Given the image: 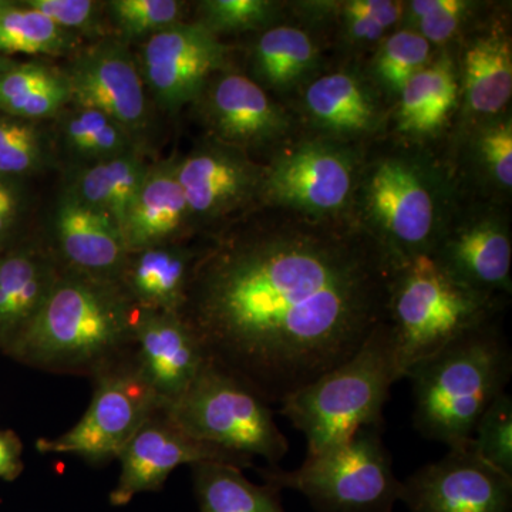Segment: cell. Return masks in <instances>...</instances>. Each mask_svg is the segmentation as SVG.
Returning <instances> with one entry per match:
<instances>
[{
	"label": "cell",
	"mask_w": 512,
	"mask_h": 512,
	"mask_svg": "<svg viewBox=\"0 0 512 512\" xmlns=\"http://www.w3.org/2000/svg\"><path fill=\"white\" fill-rule=\"evenodd\" d=\"M175 174L191 222H214L259 198L264 168L244 151L214 141L175 160Z\"/></svg>",
	"instance_id": "16"
},
{
	"label": "cell",
	"mask_w": 512,
	"mask_h": 512,
	"mask_svg": "<svg viewBox=\"0 0 512 512\" xmlns=\"http://www.w3.org/2000/svg\"><path fill=\"white\" fill-rule=\"evenodd\" d=\"M22 470V444L12 431L0 430V478L15 480Z\"/></svg>",
	"instance_id": "42"
},
{
	"label": "cell",
	"mask_w": 512,
	"mask_h": 512,
	"mask_svg": "<svg viewBox=\"0 0 512 512\" xmlns=\"http://www.w3.org/2000/svg\"><path fill=\"white\" fill-rule=\"evenodd\" d=\"M150 165L138 153L77 168L69 194L110 215L123 228L128 211L146 180Z\"/></svg>",
	"instance_id": "25"
},
{
	"label": "cell",
	"mask_w": 512,
	"mask_h": 512,
	"mask_svg": "<svg viewBox=\"0 0 512 512\" xmlns=\"http://www.w3.org/2000/svg\"><path fill=\"white\" fill-rule=\"evenodd\" d=\"M431 45L416 30H399L384 40L375 60V76L387 92L400 94L412 77L430 64Z\"/></svg>",
	"instance_id": "32"
},
{
	"label": "cell",
	"mask_w": 512,
	"mask_h": 512,
	"mask_svg": "<svg viewBox=\"0 0 512 512\" xmlns=\"http://www.w3.org/2000/svg\"><path fill=\"white\" fill-rule=\"evenodd\" d=\"M485 463L512 477V397L500 394L478 420L471 440Z\"/></svg>",
	"instance_id": "35"
},
{
	"label": "cell",
	"mask_w": 512,
	"mask_h": 512,
	"mask_svg": "<svg viewBox=\"0 0 512 512\" xmlns=\"http://www.w3.org/2000/svg\"><path fill=\"white\" fill-rule=\"evenodd\" d=\"M117 460L120 477L110 494L114 507L131 503L138 494L161 490L170 474L181 466L221 463L241 470L254 467L251 461L194 439L161 409L137 430Z\"/></svg>",
	"instance_id": "13"
},
{
	"label": "cell",
	"mask_w": 512,
	"mask_h": 512,
	"mask_svg": "<svg viewBox=\"0 0 512 512\" xmlns=\"http://www.w3.org/2000/svg\"><path fill=\"white\" fill-rule=\"evenodd\" d=\"M359 200L369 224L363 228L396 264L433 255L441 241L436 185L416 161L383 157L363 174Z\"/></svg>",
	"instance_id": "8"
},
{
	"label": "cell",
	"mask_w": 512,
	"mask_h": 512,
	"mask_svg": "<svg viewBox=\"0 0 512 512\" xmlns=\"http://www.w3.org/2000/svg\"><path fill=\"white\" fill-rule=\"evenodd\" d=\"M512 352L495 322L458 336L410 370L414 427L448 448L473 440L480 417L510 382Z\"/></svg>",
	"instance_id": "3"
},
{
	"label": "cell",
	"mask_w": 512,
	"mask_h": 512,
	"mask_svg": "<svg viewBox=\"0 0 512 512\" xmlns=\"http://www.w3.org/2000/svg\"><path fill=\"white\" fill-rule=\"evenodd\" d=\"M272 210L200 252L180 313L208 362L269 404L348 360L387 322L397 265L345 217Z\"/></svg>",
	"instance_id": "1"
},
{
	"label": "cell",
	"mask_w": 512,
	"mask_h": 512,
	"mask_svg": "<svg viewBox=\"0 0 512 512\" xmlns=\"http://www.w3.org/2000/svg\"><path fill=\"white\" fill-rule=\"evenodd\" d=\"M478 154L485 170L504 190L512 185V124L511 120L498 121L481 131Z\"/></svg>",
	"instance_id": "38"
},
{
	"label": "cell",
	"mask_w": 512,
	"mask_h": 512,
	"mask_svg": "<svg viewBox=\"0 0 512 512\" xmlns=\"http://www.w3.org/2000/svg\"><path fill=\"white\" fill-rule=\"evenodd\" d=\"M198 256L180 241L130 252L119 284L137 308L181 313Z\"/></svg>",
	"instance_id": "21"
},
{
	"label": "cell",
	"mask_w": 512,
	"mask_h": 512,
	"mask_svg": "<svg viewBox=\"0 0 512 512\" xmlns=\"http://www.w3.org/2000/svg\"><path fill=\"white\" fill-rule=\"evenodd\" d=\"M470 6L466 0H414L409 9L419 28L416 32L430 45H441L456 36Z\"/></svg>",
	"instance_id": "37"
},
{
	"label": "cell",
	"mask_w": 512,
	"mask_h": 512,
	"mask_svg": "<svg viewBox=\"0 0 512 512\" xmlns=\"http://www.w3.org/2000/svg\"><path fill=\"white\" fill-rule=\"evenodd\" d=\"M53 235L52 252L60 268L101 281H120L128 249L120 225L110 215L66 191L56 205Z\"/></svg>",
	"instance_id": "18"
},
{
	"label": "cell",
	"mask_w": 512,
	"mask_h": 512,
	"mask_svg": "<svg viewBox=\"0 0 512 512\" xmlns=\"http://www.w3.org/2000/svg\"><path fill=\"white\" fill-rule=\"evenodd\" d=\"M60 146L77 168L138 153L137 138L106 114L76 107L60 123Z\"/></svg>",
	"instance_id": "30"
},
{
	"label": "cell",
	"mask_w": 512,
	"mask_h": 512,
	"mask_svg": "<svg viewBox=\"0 0 512 512\" xmlns=\"http://www.w3.org/2000/svg\"><path fill=\"white\" fill-rule=\"evenodd\" d=\"M227 57L228 47L210 30L198 22H180L148 37L138 69L158 106L177 113L198 100Z\"/></svg>",
	"instance_id": "11"
},
{
	"label": "cell",
	"mask_w": 512,
	"mask_h": 512,
	"mask_svg": "<svg viewBox=\"0 0 512 512\" xmlns=\"http://www.w3.org/2000/svg\"><path fill=\"white\" fill-rule=\"evenodd\" d=\"M400 501L412 512H512V477L468 441L407 478Z\"/></svg>",
	"instance_id": "12"
},
{
	"label": "cell",
	"mask_w": 512,
	"mask_h": 512,
	"mask_svg": "<svg viewBox=\"0 0 512 512\" xmlns=\"http://www.w3.org/2000/svg\"><path fill=\"white\" fill-rule=\"evenodd\" d=\"M63 73L74 106L106 114L134 137L146 127V86L124 43L101 40L74 57Z\"/></svg>",
	"instance_id": "14"
},
{
	"label": "cell",
	"mask_w": 512,
	"mask_h": 512,
	"mask_svg": "<svg viewBox=\"0 0 512 512\" xmlns=\"http://www.w3.org/2000/svg\"><path fill=\"white\" fill-rule=\"evenodd\" d=\"M305 107L313 124L333 136H366L380 123L379 104L369 87L346 72L326 74L309 84Z\"/></svg>",
	"instance_id": "23"
},
{
	"label": "cell",
	"mask_w": 512,
	"mask_h": 512,
	"mask_svg": "<svg viewBox=\"0 0 512 512\" xmlns=\"http://www.w3.org/2000/svg\"><path fill=\"white\" fill-rule=\"evenodd\" d=\"M265 484L305 495L319 512H392L403 483L394 476L382 429L366 427L345 443L306 457L298 470L258 468Z\"/></svg>",
	"instance_id": "6"
},
{
	"label": "cell",
	"mask_w": 512,
	"mask_h": 512,
	"mask_svg": "<svg viewBox=\"0 0 512 512\" xmlns=\"http://www.w3.org/2000/svg\"><path fill=\"white\" fill-rule=\"evenodd\" d=\"M346 29H348L349 36L359 43H375L386 33V29L376 23L375 20L365 18L359 15H345Z\"/></svg>",
	"instance_id": "43"
},
{
	"label": "cell",
	"mask_w": 512,
	"mask_h": 512,
	"mask_svg": "<svg viewBox=\"0 0 512 512\" xmlns=\"http://www.w3.org/2000/svg\"><path fill=\"white\" fill-rule=\"evenodd\" d=\"M399 379L389 323L355 355L281 403V414L305 434L308 457L345 443L366 427H383L390 387Z\"/></svg>",
	"instance_id": "4"
},
{
	"label": "cell",
	"mask_w": 512,
	"mask_h": 512,
	"mask_svg": "<svg viewBox=\"0 0 512 512\" xmlns=\"http://www.w3.org/2000/svg\"><path fill=\"white\" fill-rule=\"evenodd\" d=\"M495 293L461 284L431 255L397 264L390 284L387 323L399 379L468 330L493 322Z\"/></svg>",
	"instance_id": "5"
},
{
	"label": "cell",
	"mask_w": 512,
	"mask_h": 512,
	"mask_svg": "<svg viewBox=\"0 0 512 512\" xmlns=\"http://www.w3.org/2000/svg\"><path fill=\"white\" fill-rule=\"evenodd\" d=\"M22 180L0 175V252L12 247L16 229L25 211Z\"/></svg>",
	"instance_id": "40"
},
{
	"label": "cell",
	"mask_w": 512,
	"mask_h": 512,
	"mask_svg": "<svg viewBox=\"0 0 512 512\" xmlns=\"http://www.w3.org/2000/svg\"><path fill=\"white\" fill-rule=\"evenodd\" d=\"M198 100L215 141L244 153L278 143L291 128L282 107L244 74L212 77Z\"/></svg>",
	"instance_id": "17"
},
{
	"label": "cell",
	"mask_w": 512,
	"mask_h": 512,
	"mask_svg": "<svg viewBox=\"0 0 512 512\" xmlns=\"http://www.w3.org/2000/svg\"><path fill=\"white\" fill-rule=\"evenodd\" d=\"M161 410L194 439L251 463L261 457L278 467L289 450L269 403L211 362L177 402Z\"/></svg>",
	"instance_id": "7"
},
{
	"label": "cell",
	"mask_w": 512,
	"mask_h": 512,
	"mask_svg": "<svg viewBox=\"0 0 512 512\" xmlns=\"http://www.w3.org/2000/svg\"><path fill=\"white\" fill-rule=\"evenodd\" d=\"M12 2H6V0H0V13L5 12L6 9H9L12 6Z\"/></svg>",
	"instance_id": "44"
},
{
	"label": "cell",
	"mask_w": 512,
	"mask_h": 512,
	"mask_svg": "<svg viewBox=\"0 0 512 512\" xmlns=\"http://www.w3.org/2000/svg\"><path fill=\"white\" fill-rule=\"evenodd\" d=\"M340 9L345 15H359L375 20L387 30L402 18L404 3L392 2V0H350L342 3Z\"/></svg>",
	"instance_id": "41"
},
{
	"label": "cell",
	"mask_w": 512,
	"mask_h": 512,
	"mask_svg": "<svg viewBox=\"0 0 512 512\" xmlns=\"http://www.w3.org/2000/svg\"><path fill=\"white\" fill-rule=\"evenodd\" d=\"M356 161L325 140L302 141L264 168L259 198L306 217L342 218L355 195Z\"/></svg>",
	"instance_id": "10"
},
{
	"label": "cell",
	"mask_w": 512,
	"mask_h": 512,
	"mask_svg": "<svg viewBox=\"0 0 512 512\" xmlns=\"http://www.w3.org/2000/svg\"><path fill=\"white\" fill-rule=\"evenodd\" d=\"M198 23L215 36L268 28L278 19L279 3L271 0H205L198 3Z\"/></svg>",
	"instance_id": "34"
},
{
	"label": "cell",
	"mask_w": 512,
	"mask_h": 512,
	"mask_svg": "<svg viewBox=\"0 0 512 512\" xmlns=\"http://www.w3.org/2000/svg\"><path fill=\"white\" fill-rule=\"evenodd\" d=\"M200 512H285L271 485L251 483L241 468L221 463L191 466Z\"/></svg>",
	"instance_id": "27"
},
{
	"label": "cell",
	"mask_w": 512,
	"mask_h": 512,
	"mask_svg": "<svg viewBox=\"0 0 512 512\" xmlns=\"http://www.w3.org/2000/svg\"><path fill=\"white\" fill-rule=\"evenodd\" d=\"M63 70L43 63H16L0 74V113L36 121L55 117L70 103Z\"/></svg>",
	"instance_id": "26"
},
{
	"label": "cell",
	"mask_w": 512,
	"mask_h": 512,
	"mask_svg": "<svg viewBox=\"0 0 512 512\" xmlns=\"http://www.w3.org/2000/svg\"><path fill=\"white\" fill-rule=\"evenodd\" d=\"M92 402L82 419L56 439L37 441L46 454H69L87 463L117 460L137 430L160 410L153 390L130 356L93 377Z\"/></svg>",
	"instance_id": "9"
},
{
	"label": "cell",
	"mask_w": 512,
	"mask_h": 512,
	"mask_svg": "<svg viewBox=\"0 0 512 512\" xmlns=\"http://www.w3.org/2000/svg\"><path fill=\"white\" fill-rule=\"evenodd\" d=\"M431 256L461 284L495 295L511 292V237L500 222L464 225L441 238Z\"/></svg>",
	"instance_id": "19"
},
{
	"label": "cell",
	"mask_w": 512,
	"mask_h": 512,
	"mask_svg": "<svg viewBox=\"0 0 512 512\" xmlns=\"http://www.w3.org/2000/svg\"><path fill=\"white\" fill-rule=\"evenodd\" d=\"M76 35L60 28L28 6H10L0 13V53L60 56L76 45Z\"/></svg>",
	"instance_id": "31"
},
{
	"label": "cell",
	"mask_w": 512,
	"mask_h": 512,
	"mask_svg": "<svg viewBox=\"0 0 512 512\" xmlns=\"http://www.w3.org/2000/svg\"><path fill=\"white\" fill-rule=\"evenodd\" d=\"M464 93L468 109L483 116H494L507 106L512 94V49L504 30H488L467 47Z\"/></svg>",
	"instance_id": "24"
},
{
	"label": "cell",
	"mask_w": 512,
	"mask_h": 512,
	"mask_svg": "<svg viewBox=\"0 0 512 512\" xmlns=\"http://www.w3.org/2000/svg\"><path fill=\"white\" fill-rule=\"evenodd\" d=\"M400 96V131L412 136H427L443 126L456 107L458 84L447 59L429 64L404 86Z\"/></svg>",
	"instance_id": "28"
},
{
	"label": "cell",
	"mask_w": 512,
	"mask_h": 512,
	"mask_svg": "<svg viewBox=\"0 0 512 512\" xmlns=\"http://www.w3.org/2000/svg\"><path fill=\"white\" fill-rule=\"evenodd\" d=\"M136 316L119 282L62 268L39 311L3 352L36 369L93 379L130 356Z\"/></svg>",
	"instance_id": "2"
},
{
	"label": "cell",
	"mask_w": 512,
	"mask_h": 512,
	"mask_svg": "<svg viewBox=\"0 0 512 512\" xmlns=\"http://www.w3.org/2000/svg\"><path fill=\"white\" fill-rule=\"evenodd\" d=\"M60 269L52 249L13 244L0 252V349L36 315Z\"/></svg>",
	"instance_id": "20"
},
{
	"label": "cell",
	"mask_w": 512,
	"mask_h": 512,
	"mask_svg": "<svg viewBox=\"0 0 512 512\" xmlns=\"http://www.w3.org/2000/svg\"><path fill=\"white\" fill-rule=\"evenodd\" d=\"M46 160V140L35 121L0 113V175L22 180Z\"/></svg>",
	"instance_id": "33"
},
{
	"label": "cell",
	"mask_w": 512,
	"mask_h": 512,
	"mask_svg": "<svg viewBox=\"0 0 512 512\" xmlns=\"http://www.w3.org/2000/svg\"><path fill=\"white\" fill-rule=\"evenodd\" d=\"M318 56V47L308 33L293 26H275L259 37L252 63L259 83L285 92L315 69Z\"/></svg>",
	"instance_id": "29"
},
{
	"label": "cell",
	"mask_w": 512,
	"mask_h": 512,
	"mask_svg": "<svg viewBox=\"0 0 512 512\" xmlns=\"http://www.w3.org/2000/svg\"><path fill=\"white\" fill-rule=\"evenodd\" d=\"M190 222L187 201L175 174V160L150 165L121 228L128 254L180 241Z\"/></svg>",
	"instance_id": "22"
},
{
	"label": "cell",
	"mask_w": 512,
	"mask_h": 512,
	"mask_svg": "<svg viewBox=\"0 0 512 512\" xmlns=\"http://www.w3.org/2000/svg\"><path fill=\"white\" fill-rule=\"evenodd\" d=\"M23 5L72 33L89 32L99 25L101 3L93 0H26Z\"/></svg>",
	"instance_id": "39"
},
{
	"label": "cell",
	"mask_w": 512,
	"mask_h": 512,
	"mask_svg": "<svg viewBox=\"0 0 512 512\" xmlns=\"http://www.w3.org/2000/svg\"><path fill=\"white\" fill-rule=\"evenodd\" d=\"M106 6L121 35L136 39L156 35L180 23L184 3L177 0H111Z\"/></svg>",
	"instance_id": "36"
},
{
	"label": "cell",
	"mask_w": 512,
	"mask_h": 512,
	"mask_svg": "<svg viewBox=\"0 0 512 512\" xmlns=\"http://www.w3.org/2000/svg\"><path fill=\"white\" fill-rule=\"evenodd\" d=\"M160 409L177 402L208 362L194 330L180 313L137 308L130 353Z\"/></svg>",
	"instance_id": "15"
}]
</instances>
